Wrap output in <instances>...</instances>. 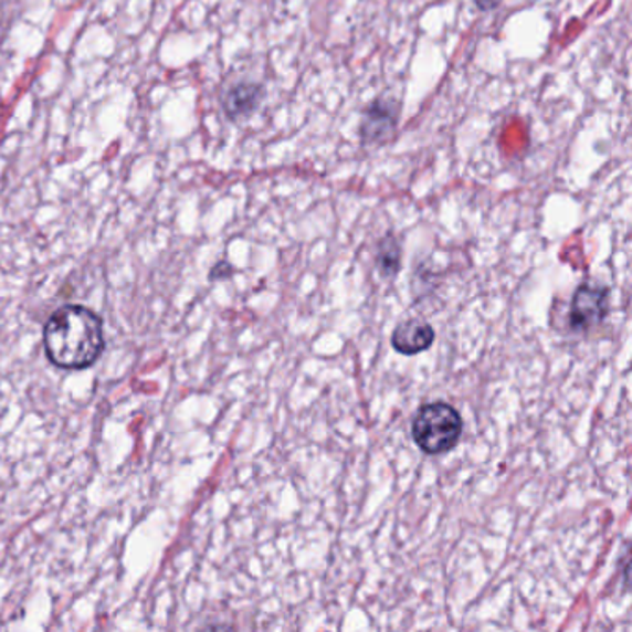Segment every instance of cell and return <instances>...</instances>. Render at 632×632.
<instances>
[{"mask_svg": "<svg viewBox=\"0 0 632 632\" xmlns=\"http://www.w3.org/2000/svg\"><path fill=\"white\" fill-rule=\"evenodd\" d=\"M262 95L264 93H262V87L259 84L242 82L238 86L230 87L227 95H224V112H227L230 119L247 117V115L253 114L254 109L259 108Z\"/></svg>", "mask_w": 632, "mask_h": 632, "instance_id": "6", "label": "cell"}, {"mask_svg": "<svg viewBox=\"0 0 632 632\" xmlns=\"http://www.w3.org/2000/svg\"><path fill=\"white\" fill-rule=\"evenodd\" d=\"M464 421L449 402H429L421 407L412 421V436L425 454L449 453L459 443Z\"/></svg>", "mask_w": 632, "mask_h": 632, "instance_id": "2", "label": "cell"}, {"mask_svg": "<svg viewBox=\"0 0 632 632\" xmlns=\"http://www.w3.org/2000/svg\"><path fill=\"white\" fill-rule=\"evenodd\" d=\"M396 108L393 104H386L382 101L375 103L364 117L362 136L368 144H379L385 138H390V134L396 128Z\"/></svg>", "mask_w": 632, "mask_h": 632, "instance_id": "5", "label": "cell"}, {"mask_svg": "<svg viewBox=\"0 0 632 632\" xmlns=\"http://www.w3.org/2000/svg\"><path fill=\"white\" fill-rule=\"evenodd\" d=\"M475 2H477V7L481 8V10H486V12L494 10V8L501 4V0H475Z\"/></svg>", "mask_w": 632, "mask_h": 632, "instance_id": "8", "label": "cell"}, {"mask_svg": "<svg viewBox=\"0 0 632 632\" xmlns=\"http://www.w3.org/2000/svg\"><path fill=\"white\" fill-rule=\"evenodd\" d=\"M43 347L57 368H92L104 351L103 319L86 306H62L46 319Z\"/></svg>", "mask_w": 632, "mask_h": 632, "instance_id": "1", "label": "cell"}, {"mask_svg": "<svg viewBox=\"0 0 632 632\" xmlns=\"http://www.w3.org/2000/svg\"><path fill=\"white\" fill-rule=\"evenodd\" d=\"M609 314V289L592 284L577 287L569 306V328L573 333H587L604 322Z\"/></svg>", "mask_w": 632, "mask_h": 632, "instance_id": "3", "label": "cell"}, {"mask_svg": "<svg viewBox=\"0 0 632 632\" xmlns=\"http://www.w3.org/2000/svg\"><path fill=\"white\" fill-rule=\"evenodd\" d=\"M377 267H379L380 275L386 278L396 276L401 271V245L393 236H386L379 243V251H377Z\"/></svg>", "mask_w": 632, "mask_h": 632, "instance_id": "7", "label": "cell"}, {"mask_svg": "<svg viewBox=\"0 0 632 632\" xmlns=\"http://www.w3.org/2000/svg\"><path fill=\"white\" fill-rule=\"evenodd\" d=\"M436 333L431 323L423 319H409L397 325L391 334V345L401 355H420L434 344Z\"/></svg>", "mask_w": 632, "mask_h": 632, "instance_id": "4", "label": "cell"}]
</instances>
